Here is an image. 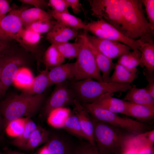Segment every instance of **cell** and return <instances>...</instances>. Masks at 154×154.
Returning <instances> with one entry per match:
<instances>
[{"instance_id": "cell-1", "label": "cell", "mask_w": 154, "mask_h": 154, "mask_svg": "<svg viewBox=\"0 0 154 154\" xmlns=\"http://www.w3.org/2000/svg\"><path fill=\"white\" fill-rule=\"evenodd\" d=\"M70 86L75 100L81 104L92 103L107 93L125 92L130 84L98 81L91 78L70 81Z\"/></svg>"}, {"instance_id": "cell-2", "label": "cell", "mask_w": 154, "mask_h": 154, "mask_svg": "<svg viewBox=\"0 0 154 154\" xmlns=\"http://www.w3.org/2000/svg\"><path fill=\"white\" fill-rule=\"evenodd\" d=\"M45 99L43 94L30 95L22 93L5 98L0 103V113L3 119V127L15 119L31 117L40 108Z\"/></svg>"}, {"instance_id": "cell-3", "label": "cell", "mask_w": 154, "mask_h": 154, "mask_svg": "<svg viewBox=\"0 0 154 154\" xmlns=\"http://www.w3.org/2000/svg\"><path fill=\"white\" fill-rule=\"evenodd\" d=\"M122 21V33L136 40L148 34L150 29L143 8L141 0H119Z\"/></svg>"}, {"instance_id": "cell-4", "label": "cell", "mask_w": 154, "mask_h": 154, "mask_svg": "<svg viewBox=\"0 0 154 154\" xmlns=\"http://www.w3.org/2000/svg\"><path fill=\"white\" fill-rule=\"evenodd\" d=\"M91 117L94 143L99 152L101 154H122L125 141L131 134Z\"/></svg>"}, {"instance_id": "cell-5", "label": "cell", "mask_w": 154, "mask_h": 154, "mask_svg": "<svg viewBox=\"0 0 154 154\" xmlns=\"http://www.w3.org/2000/svg\"><path fill=\"white\" fill-rule=\"evenodd\" d=\"M87 31L84 30L76 38V40L80 44V47L75 62L74 80L91 78L98 81H103L94 55L89 47L87 38Z\"/></svg>"}, {"instance_id": "cell-6", "label": "cell", "mask_w": 154, "mask_h": 154, "mask_svg": "<svg viewBox=\"0 0 154 154\" xmlns=\"http://www.w3.org/2000/svg\"><path fill=\"white\" fill-rule=\"evenodd\" d=\"M92 118L135 135L143 133L146 125L133 119L121 117L117 114L99 107L92 103L82 104Z\"/></svg>"}, {"instance_id": "cell-7", "label": "cell", "mask_w": 154, "mask_h": 154, "mask_svg": "<svg viewBox=\"0 0 154 154\" xmlns=\"http://www.w3.org/2000/svg\"><path fill=\"white\" fill-rule=\"evenodd\" d=\"M88 1L93 15L112 25L122 33L123 21L119 0Z\"/></svg>"}, {"instance_id": "cell-8", "label": "cell", "mask_w": 154, "mask_h": 154, "mask_svg": "<svg viewBox=\"0 0 154 154\" xmlns=\"http://www.w3.org/2000/svg\"><path fill=\"white\" fill-rule=\"evenodd\" d=\"M86 31L98 37L121 42L130 47L133 51L139 50L140 48L138 39L133 40L129 38L102 19L91 21L86 24Z\"/></svg>"}, {"instance_id": "cell-9", "label": "cell", "mask_w": 154, "mask_h": 154, "mask_svg": "<svg viewBox=\"0 0 154 154\" xmlns=\"http://www.w3.org/2000/svg\"><path fill=\"white\" fill-rule=\"evenodd\" d=\"M70 81L55 84L54 89L43 108V116L47 117L50 113L57 108L73 106L75 100L70 86Z\"/></svg>"}, {"instance_id": "cell-10", "label": "cell", "mask_w": 154, "mask_h": 154, "mask_svg": "<svg viewBox=\"0 0 154 154\" xmlns=\"http://www.w3.org/2000/svg\"><path fill=\"white\" fill-rule=\"evenodd\" d=\"M52 133L49 132L46 144L49 154H74L78 142L70 134L61 129Z\"/></svg>"}, {"instance_id": "cell-11", "label": "cell", "mask_w": 154, "mask_h": 154, "mask_svg": "<svg viewBox=\"0 0 154 154\" xmlns=\"http://www.w3.org/2000/svg\"><path fill=\"white\" fill-rule=\"evenodd\" d=\"M14 53L7 54L0 57L2 67L1 82L4 93L13 83L18 69L25 63L21 57L15 55Z\"/></svg>"}, {"instance_id": "cell-12", "label": "cell", "mask_w": 154, "mask_h": 154, "mask_svg": "<svg viewBox=\"0 0 154 154\" xmlns=\"http://www.w3.org/2000/svg\"><path fill=\"white\" fill-rule=\"evenodd\" d=\"M88 41L97 50L112 59L129 52L131 48L120 42L87 35Z\"/></svg>"}, {"instance_id": "cell-13", "label": "cell", "mask_w": 154, "mask_h": 154, "mask_svg": "<svg viewBox=\"0 0 154 154\" xmlns=\"http://www.w3.org/2000/svg\"><path fill=\"white\" fill-rule=\"evenodd\" d=\"M21 9L12 10L0 21V41L10 42L23 28L19 16Z\"/></svg>"}, {"instance_id": "cell-14", "label": "cell", "mask_w": 154, "mask_h": 154, "mask_svg": "<svg viewBox=\"0 0 154 154\" xmlns=\"http://www.w3.org/2000/svg\"><path fill=\"white\" fill-rule=\"evenodd\" d=\"M50 68L48 74V88L53 84L74 80L75 62L62 64Z\"/></svg>"}, {"instance_id": "cell-15", "label": "cell", "mask_w": 154, "mask_h": 154, "mask_svg": "<svg viewBox=\"0 0 154 154\" xmlns=\"http://www.w3.org/2000/svg\"><path fill=\"white\" fill-rule=\"evenodd\" d=\"M153 34H148L138 39L141 53L139 65L145 69L154 71V42Z\"/></svg>"}, {"instance_id": "cell-16", "label": "cell", "mask_w": 154, "mask_h": 154, "mask_svg": "<svg viewBox=\"0 0 154 154\" xmlns=\"http://www.w3.org/2000/svg\"><path fill=\"white\" fill-rule=\"evenodd\" d=\"M73 106V111L78 117L87 140L95 145L94 137V126L91 117L83 105L76 100Z\"/></svg>"}, {"instance_id": "cell-17", "label": "cell", "mask_w": 154, "mask_h": 154, "mask_svg": "<svg viewBox=\"0 0 154 154\" xmlns=\"http://www.w3.org/2000/svg\"><path fill=\"white\" fill-rule=\"evenodd\" d=\"M78 30L66 26L56 21L53 28L48 33L46 39L50 42H63L76 38Z\"/></svg>"}, {"instance_id": "cell-18", "label": "cell", "mask_w": 154, "mask_h": 154, "mask_svg": "<svg viewBox=\"0 0 154 154\" xmlns=\"http://www.w3.org/2000/svg\"><path fill=\"white\" fill-rule=\"evenodd\" d=\"M111 94L107 93L104 94L92 103L110 112L125 115L126 101L113 97Z\"/></svg>"}, {"instance_id": "cell-19", "label": "cell", "mask_w": 154, "mask_h": 154, "mask_svg": "<svg viewBox=\"0 0 154 154\" xmlns=\"http://www.w3.org/2000/svg\"><path fill=\"white\" fill-rule=\"evenodd\" d=\"M88 42L89 47L94 55L97 67L102 73L103 80L109 82L110 75L112 70L114 69L115 63L113 62L112 59L97 50L88 40Z\"/></svg>"}, {"instance_id": "cell-20", "label": "cell", "mask_w": 154, "mask_h": 154, "mask_svg": "<svg viewBox=\"0 0 154 154\" xmlns=\"http://www.w3.org/2000/svg\"><path fill=\"white\" fill-rule=\"evenodd\" d=\"M126 102V115L139 120H147L154 117V106Z\"/></svg>"}, {"instance_id": "cell-21", "label": "cell", "mask_w": 154, "mask_h": 154, "mask_svg": "<svg viewBox=\"0 0 154 154\" xmlns=\"http://www.w3.org/2000/svg\"><path fill=\"white\" fill-rule=\"evenodd\" d=\"M128 90L123 100L133 103L154 106V98L146 87L138 88L133 86Z\"/></svg>"}, {"instance_id": "cell-22", "label": "cell", "mask_w": 154, "mask_h": 154, "mask_svg": "<svg viewBox=\"0 0 154 154\" xmlns=\"http://www.w3.org/2000/svg\"><path fill=\"white\" fill-rule=\"evenodd\" d=\"M41 38V34L23 28L17 35L15 40L26 50L33 53Z\"/></svg>"}, {"instance_id": "cell-23", "label": "cell", "mask_w": 154, "mask_h": 154, "mask_svg": "<svg viewBox=\"0 0 154 154\" xmlns=\"http://www.w3.org/2000/svg\"><path fill=\"white\" fill-rule=\"evenodd\" d=\"M48 12L56 21L66 26L78 30L86 31V24L81 19L69 13H60L53 10H49Z\"/></svg>"}, {"instance_id": "cell-24", "label": "cell", "mask_w": 154, "mask_h": 154, "mask_svg": "<svg viewBox=\"0 0 154 154\" xmlns=\"http://www.w3.org/2000/svg\"><path fill=\"white\" fill-rule=\"evenodd\" d=\"M114 69V71L110 77L109 82L130 84L137 77V68L130 70L117 63Z\"/></svg>"}, {"instance_id": "cell-25", "label": "cell", "mask_w": 154, "mask_h": 154, "mask_svg": "<svg viewBox=\"0 0 154 154\" xmlns=\"http://www.w3.org/2000/svg\"><path fill=\"white\" fill-rule=\"evenodd\" d=\"M19 16L25 25L38 21L50 20L52 18L48 12L34 7L21 9Z\"/></svg>"}, {"instance_id": "cell-26", "label": "cell", "mask_w": 154, "mask_h": 154, "mask_svg": "<svg viewBox=\"0 0 154 154\" xmlns=\"http://www.w3.org/2000/svg\"><path fill=\"white\" fill-rule=\"evenodd\" d=\"M48 68L45 70L34 78L31 86L27 89L23 90L22 93L30 95L40 94L48 88L49 80Z\"/></svg>"}, {"instance_id": "cell-27", "label": "cell", "mask_w": 154, "mask_h": 154, "mask_svg": "<svg viewBox=\"0 0 154 154\" xmlns=\"http://www.w3.org/2000/svg\"><path fill=\"white\" fill-rule=\"evenodd\" d=\"M49 135V131L40 126L37 125L23 149L32 150L42 144L46 143L48 140Z\"/></svg>"}, {"instance_id": "cell-28", "label": "cell", "mask_w": 154, "mask_h": 154, "mask_svg": "<svg viewBox=\"0 0 154 154\" xmlns=\"http://www.w3.org/2000/svg\"><path fill=\"white\" fill-rule=\"evenodd\" d=\"M50 43L57 48L65 59L69 60L76 58L80 47V43L76 40L73 43L68 42Z\"/></svg>"}, {"instance_id": "cell-29", "label": "cell", "mask_w": 154, "mask_h": 154, "mask_svg": "<svg viewBox=\"0 0 154 154\" xmlns=\"http://www.w3.org/2000/svg\"><path fill=\"white\" fill-rule=\"evenodd\" d=\"M62 128L79 139L87 140L78 117L73 111L70 112L66 119Z\"/></svg>"}, {"instance_id": "cell-30", "label": "cell", "mask_w": 154, "mask_h": 154, "mask_svg": "<svg viewBox=\"0 0 154 154\" xmlns=\"http://www.w3.org/2000/svg\"><path fill=\"white\" fill-rule=\"evenodd\" d=\"M71 111L66 107L60 108L52 111L47 117L49 125L57 129L62 128L64 122Z\"/></svg>"}, {"instance_id": "cell-31", "label": "cell", "mask_w": 154, "mask_h": 154, "mask_svg": "<svg viewBox=\"0 0 154 154\" xmlns=\"http://www.w3.org/2000/svg\"><path fill=\"white\" fill-rule=\"evenodd\" d=\"M34 78L30 69L23 66L18 70L13 84L18 88L25 90L31 86Z\"/></svg>"}, {"instance_id": "cell-32", "label": "cell", "mask_w": 154, "mask_h": 154, "mask_svg": "<svg viewBox=\"0 0 154 154\" xmlns=\"http://www.w3.org/2000/svg\"><path fill=\"white\" fill-rule=\"evenodd\" d=\"M43 59L46 67L48 68L61 64L65 60L57 48L52 44L45 51Z\"/></svg>"}, {"instance_id": "cell-33", "label": "cell", "mask_w": 154, "mask_h": 154, "mask_svg": "<svg viewBox=\"0 0 154 154\" xmlns=\"http://www.w3.org/2000/svg\"><path fill=\"white\" fill-rule=\"evenodd\" d=\"M37 125L31 119V117H27L26 124L23 132L20 135L12 140L11 143L15 147L23 149Z\"/></svg>"}, {"instance_id": "cell-34", "label": "cell", "mask_w": 154, "mask_h": 154, "mask_svg": "<svg viewBox=\"0 0 154 154\" xmlns=\"http://www.w3.org/2000/svg\"><path fill=\"white\" fill-rule=\"evenodd\" d=\"M141 55L139 50L130 51L119 57L117 63L130 70L136 69L140 64Z\"/></svg>"}, {"instance_id": "cell-35", "label": "cell", "mask_w": 154, "mask_h": 154, "mask_svg": "<svg viewBox=\"0 0 154 154\" xmlns=\"http://www.w3.org/2000/svg\"><path fill=\"white\" fill-rule=\"evenodd\" d=\"M27 117H20L9 122L5 127L7 134L9 136L16 138L23 132L26 124Z\"/></svg>"}, {"instance_id": "cell-36", "label": "cell", "mask_w": 154, "mask_h": 154, "mask_svg": "<svg viewBox=\"0 0 154 154\" xmlns=\"http://www.w3.org/2000/svg\"><path fill=\"white\" fill-rule=\"evenodd\" d=\"M56 21H39L25 25V28L40 34L47 33L54 27Z\"/></svg>"}, {"instance_id": "cell-37", "label": "cell", "mask_w": 154, "mask_h": 154, "mask_svg": "<svg viewBox=\"0 0 154 154\" xmlns=\"http://www.w3.org/2000/svg\"><path fill=\"white\" fill-rule=\"evenodd\" d=\"M74 154H101L95 145L88 141L82 139L78 142Z\"/></svg>"}, {"instance_id": "cell-38", "label": "cell", "mask_w": 154, "mask_h": 154, "mask_svg": "<svg viewBox=\"0 0 154 154\" xmlns=\"http://www.w3.org/2000/svg\"><path fill=\"white\" fill-rule=\"evenodd\" d=\"M153 145L148 141L144 133L138 134L137 154H152Z\"/></svg>"}, {"instance_id": "cell-39", "label": "cell", "mask_w": 154, "mask_h": 154, "mask_svg": "<svg viewBox=\"0 0 154 154\" xmlns=\"http://www.w3.org/2000/svg\"><path fill=\"white\" fill-rule=\"evenodd\" d=\"M145 6L148 21L151 30L154 31V0H141Z\"/></svg>"}, {"instance_id": "cell-40", "label": "cell", "mask_w": 154, "mask_h": 154, "mask_svg": "<svg viewBox=\"0 0 154 154\" xmlns=\"http://www.w3.org/2000/svg\"><path fill=\"white\" fill-rule=\"evenodd\" d=\"M48 6L53 10L59 13H69V8L66 0H49L48 2Z\"/></svg>"}, {"instance_id": "cell-41", "label": "cell", "mask_w": 154, "mask_h": 154, "mask_svg": "<svg viewBox=\"0 0 154 154\" xmlns=\"http://www.w3.org/2000/svg\"><path fill=\"white\" fill-rule=\"evenodd\" d=\"M153 71L145 68L143 70V74L148 82V84L145 87L151 96L154 98V76Z\"/></svg>"}, {"instance_id": "cell-42", "label": "cell", "mask_w": 154, "mask_h": 154, "mask_svg": "<svg viewBox=\"0 0 154 154\" xmlns=\"http://www.w3.org/2000/svg\"><path fill=\"white\" fill-rule=\"evenodd\" d=\"M10 42L0 41V57L15 52Z\"/></svg>"}, {"instance_id": "cell-43", "label": "cell", "mask_w": 154, "mask_h": 154, "mask_svg": "<svg viewBox=\"0 0 154 154\" xmlns=\"http://www.w3.org/2000/svg\"><path fill=\"white\" fill-rule=\"evenodd\" d=\"M12 9L9 1L7 0H0V18L2 19Z\"/></svg>"}, {"instance_id": "cell-44", "label": "cell", "mask_w": 154, "mask_h": 154, "mask_svg": "<svg viewBox=\"0 0 154 154\" xmlns=\"http://www.w3.org/2000/svg\"><path fill=\"white\" fill-rule=\"evenodd\" d=\"M23 4L33 5L34 7L42 9V8L48 6V2L44 0H19Z\"/></svg>"}, {"instance_id": "cell-45", "label": "cell", "mask_w": 154, "mask_h": 154, "mask_svg": "<svg viewBox=\"0 0 154 154\" xmlns=\"http://www.w3.org/2000/svg\"><path fill=\"white\" fill-rule=\"evenodd\" d=\"M69 7L72 9L74 13L78 14L82 11V4L78 0H66Z\"/></svg>"}, {"instance_id": "cell-46", "label": "cell", "mask_w": 154, "mask_h": 154, "mask_svg": "<svg viewBox=\"0 0 154 154\" xmlns=\"http://www.w3.org/2000/svg\"><path fill=\"white\" fill-rule=\"evenodd\" d=\"M137 149L135 147L125 143L122 154H137Z\"/></svg>"}, {"instance_id": "cell-47", "label": "cell", "mask_w": 154, "mask_h": 154, "mask_svg": "<svg viewBox=\"0 0 154 154\" xmlns=\"http://www.w3.org/2000/svg\"><path fill=\"white\" fill-rule=\"evenodd\" d=\"M144 133L148 141L153 145L154 142V130H152Z\"/></svg>"}, {"instance_id": "cell-48", "label": "cell", "mask_w": 154, "mask_h": 154, "mask_svg": "<svg viewBox=\"0 0 154 154\" xmlns=\"http://www.w3.org/2000/svg\"><path fill=\"white\" fill-rule=\"evenodd\" d=\"M37 154H49L46 144L39 150Z\"/></svg>"}, {"instance_id": "cell-49", "label": "cell", "mask_w": 154, "mask_h": 154, "mask_svg": "<svg viewBox=\"0 0 154 154\" xmlns=\"http://www.w3.org/2000/svg\"><path fill=\"white\" fill-rule=\"evenodd\" d=\"M4 150V154H26L15 151H12L8 149H5Z\"/></svg>"}, {"instance_id": "cell-50", "label": "cell", "mask_w": 154, "mask_h": 154, "mask_svg": "<svg viewBox=\"0 0 154 154\" xmlns=\"http://www.w3.org/2000/svg\"><path fill=\"white\" fill-rule=\"evenodd\" d=\"M3 119L2 116L0 113V133L2 129L3 128Z\"/></svg>"}, {"instance_id": "cell-51", "label": "cell", "mask_w": 154, "mask_h": 154, "mask_svg": "<svg viewBox=\"0 0 154 154\" xmlns=\"http://www.w3.org/2000/svg\"><path fill=\"white\" fill-rule=\"evenodd\" d=\"M4 94L3 88L2 83L0 80V95H3Z\"/></svg>"}, {"instance_id": "cell-52", "label": "cell", "mask_w": 154, "mask_h": 154, "mask_svg": "<svg viewBox=\"0 0 154 154\" xmlns=\"http://www.w3.org/2000/svg\"><path fill=\"white\" fill-rule=\"evenodd\" d=\"M1 72H2V67L0 63V80H1Z\"/></svg>"}, {"instance_id": "cell-53", "label": "cell", "mask_w": 154, "mask_h": 154, "mask_svg": "<svg viewBox=\"0 0 154 154\" xmlns=\"http://www.w3.org/2000/svg\"><path fill=\"white\" fill-rule=\"evenodd\" d=\"M152 154H154V151L153 152Z\"/></svg>"}, {"instance_id": "cell-54", "label": "cell", "mask_w": 154, "mask_h": 154, "mask_svg": "<svg viewBox=\"0 0 154 154\" xmlns=\"http://www.w3.org/2000/svg\"><path fill=\"white\" fill-rule=\"evenodd\" d=\"M0 154H2L0 152Z\"/></svg>"}, {"instance_id": "cell-55", "label": "cell", "mask_w": 154, "mask_h": 154, "mask_svg": "<svg viewBox=\"0 0 154 154\" xmlns=\"http://www.w3.org/2000/svg\"><path fill=\"white\" fill-rule=\"evenodd\" d=\"M1 19L0 18V21H1Z\"/></svg>"}]
</instances>
